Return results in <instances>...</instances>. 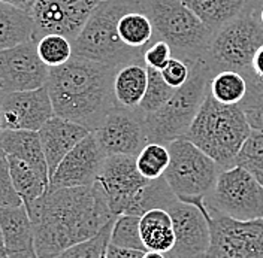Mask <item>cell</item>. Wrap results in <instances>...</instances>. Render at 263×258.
<instances>
[{
    "label": "cell",
    "mask_w": 263,
    "mask_h": 258,
    "mask_svg": "<svg viewBox=\"0 0 263 258\" xmlns=\"http://www.w3.org/2000/svg\"><path fill=\"white\" fill-rule=\"evenodd\" d=\"M254 14L257 16L259 23L263 26V0H259V2H257V6H256V9H254Z\"/></svg>",
    "instance_id": "obj_42"
},
{
    "label": "cell",
    "mask_w": 263,
    "mask_h": 258,
    "mask_svg": "<svg viewBox=\"0 0 263 258\" xmlns=\"http://www.w3.org/2000/svg\"><path fill=\"white\" fill-rule=\"evenodd\" d=\"M114 223L115 220H112L111 223H108L103 227L95 237L67 248L57 258H100L111 242V231H112Z\"/></svg>",
    "instance_id": "obj_34"
},
{
    "label": "cell",
    "mask_w": 263,
    "mask_h": 258,
    "mask_svg": "<svg viewBox=\"0 0 263 258\" xmlns=\"http://www.w3.org/2000/svg\"><path fill=\"white\" fill-rule=\"evenodd\" d=\"M238 106L242 109L251 130L263 131V84L248 82V93Z\"/></svg>",
    "instance_id": "obj_35"
},
{
    "label": "cell",
    "mask_w": 263,
    "mask_h": 258,
    "mask_svg": "<svg viewBox=\"0 0 263 258\" xmlns=\"http://www.w3.org/2000/svg\"><path fill=\"white\" fill-rule=\"evenodd\" d=\"M192 67L187 82L177 88L171 100L159 111L144 115L148 142L169 145L184 137L196 120L203 102L210 94V85L214 78L213 69L203 60Z\"/></svg>",
    "instance_id": "obj_6"
},
{
    "label": "cell",
    "mask_w": 263,
    "mask_h": 258,
    "mask_svg": "<svg viewBox=\"0 0 263 258\" xmlns=\"http://www.w3.org/2000/svg\"><path fill=\"white\" fill-rule=\"evenodd\" d=\"M211 245L203 258H263V218L238 221L208 209Z\"/></svg>",
    "instance_id": "obj_10"
},
{
    "label": "cell",
    "mask_w": 263,
    "mask_h": 258,
    "mask_svg": "<svg viewBox=\"0 0 263 258\" xmlns=\"http://www.w3.org/2000/svg\"><path fill=\"white\" fill-rule=\"evenodd\" d=\"M167 146L171 163L163 177L181 202L196 205L210 216L205 202L213 193L223 169L185 137H180Z\"/></svg>",
    "instance_id": "obj_7"
},
{
    "label": "cell",
    "mask_w": 263,
    "mask_h": 258,
    "mask_svg": "<svg viewBox=\"0 0 263 258\" xmlns=\"http://www.w3.org/2000/svg\"><path fill=\"white\" fill-rule=\"evenodd\" d=\"M34 37L33 14L0 2V49L14 48Z\"/></svg>",
    "instance_id": "obj_24"
},
{
    "label": "cell",
    "mask_w": 263,
    "mask_h": 258,
    "mask_svg": "<svg viewBox=\"0 0 263 258\" xmlns=\"http://www.w3.org/2000/svg\"><path fill=\"white\" fill-rule=\"evenodd\" d=\"M118 34L124 45L145 52L154 42V26L141 9L129 11L118 21Z\"/></svg>",
    "instance_id": "obj_27"
},
{
    "label": "cell",
    "mask_w": 263,
    "mask_h": 258,
    "mask_svg": "<svg viewBox=\"0 0 263 258\" xmlns=\"http://www.w3.org/2000/svg\"><path fill=\"white\" fill-rule=\"evenodd\" d=\"M248 82H259L263 84V45L256 51L253 62L250 66V70L244 75Z\"/></svg>",
    "instance_id": "obj_39"
},
{
    "label": "cell",
    "mask_w": 263,
    "mask_h": 258,
    "mask_svg": "<svg viewBox=\"0 0 263 258\" xmlns=\"http://www.w3.org/2000/svg\"><path fill=\"white\" fill-rule=\"evenodd\" d=\"M0 111L2 130L39 131L55 115L47 87L2 94Z\"/></svg>",
    "instance_id": "obj_15"
},
{
    "label": "cell",
    "mask_w": 263,
    "mask_h": 258,
    "mask_svg": "<svg viewBox=\"0 0 263 258\" xmlns=\"http://www.w3.org/2000/svg\"><path fill=\"white\" fill-rule=\"evenodd\" d=\"M136 9H141L139 0H102L73 41V55L114 67L133 63L145 65L144 51L124 45L118 34L120 18Z\"/></svg>",
    "instance_id": "obj_4"
},
{
    "label": "cell",
    "mask_w": 263,
    "mask_h": 258,
    "mask_svg": "<svg viewBox=\"0 0 263 258\" xmlns=\"http://www.w3.org/2000/svg\"><path fill=\"white\" fill-rule=\"evenodd\" d=\"M205 206L238 221L260 220L263 218V185L239 166L226 169L220 173Z\"/></svg>",
    "instance_id": "obj_9"
},
{
    "label": "cell",
    "mask_w": 263,
    "mask_h": 258,
    "mask_svg": "<svg viewBox=\"0 0 263 258\" xmlns=\"http://www.w3.org/2000/svg\"><path fill=\"white\" fill-rule=\"evenodd\" d=\"M148 85V66L133 63L120 67L114 80L117 105L126 109H138Z\"/></svg>",
    "instance_id": "obj_23"
},
{
    "label": "cell",
    "mask_w": 263,
    "mask_h": 258,
    "mask_svg": "<svg viewBox=\"0 0 263 258\" xmlns=\"http://www.w3.org/2000/svg\"><path fill=\"white\" fill-rule=\"evenodd\" d=\"M236 166L246 169L263 185V131H251L236 157Z\"/></svg>",
    "instance_id": "obj_33"
},
{
    "label": "cell",
    "mask_w": 263,
    "mask_h": 258,
    "mask_svg": "<svg viewBox=\"0 0 263 258\" xmlns=\"http://www.w3.org/2000/svg\"><path fill=\"white\" fill-rule=\"evenodd\" d=\"M111 245L147 252L145 245L141 237V216L135 215H120L115 218L111 231Z\"/></svg>",
    "instance_id": "obj_31"
},
{
    "label": "cell",
    "mask_w": 263,
    "mask_h": 258,
    "mask_svg": "<svg viewBox=\"0 0 263 258\" xmlns=\"http://www.w3.org/2000/svg\"><path fill=\"white\" fill-rule=\"evenodd\" d=\"M118 69L75 55L66 65L51 67L47 88L54 113L93 133L118 106L114 94Z\"/></svg>",
    "instance_id": "obj_2"
},
{
    "label": "cell",
    "mask_w": 263,
    "mask_h": 258,
    "mask_svg": "<svg viewBox=\"0 0 263 258\" xmlns=\"http://www.w3.org/2000/svg\"><path fill=\"white\" fill-rule=\"evenodd\" d=\"M210 93L223 105H239L248 93V81L236 70H221L211 80Z\"/></svg>",
    "instance_id": "obj_28"
},
{
    "label": "cell",
    "mask_w": 263,
    "mask_h": 258,
    "mask_svg": "<svg viewBox=\"0 0 263 258\" xmlns=\"http://www.w3.org/2000/svg\"><path fill=\"white\" fill-rule=\"evenodd\" d=\"M100 2L102 0H37L33 9V41L54 33L66 36L73 42Z\"/></svg>",
    "instance_id": "obj_11"
},
{
    "label": "cell",
    "mask_w": 263,
    "mask_h": 258,
    "mask_svg": "<svg viewBox=\"0 0 263 258\" xmlns=\"http://www.w3.org/2000/svg\"><path fill=\"white\" fill-rule=\"evenodd\" d=\"M2 151L6 155L21 158L34 167L41 175L49 179V169L42 142L37 131L30 130H2Z\"/></svg>",
    "instance_id": "obj_20"
},
{
    "label": "cell",
    "mask_w": 263,
    "mask_h": 258,
    "mask_svg": "<svg viewBox=\"0 0 263 258\" xmlns=\"http://www.w3.org/2000/svg\"><path fill=\"white\" fill-rule=\"evenodd\" d=\"M27 210L39 258H57L67 248L95 237L117 218L98 181L90 187L48 190Z\"/></svg>",
    "instance_id": "obj_1"
},
{
    "label": "cell",
    "mask_w": 263,
    "mask_h": 258,
    "mask_svg": "<svg viewBox=\"0 0 263 258\" xmlns=\"http://www.w3.org/2000/svg\"><path fill=\"white\" fill-rule=\"evenodd\" d=\"M24 202L16 191L14 181L9 172V163L6 154H0V208H18Z\"/></svg>",
    "instance_id": "obj_36"
},
{
    "label": "cell",
    "mask_w": 263,
    "mask_h": 258,
    "mask_svg": "<svg viewBox=\"0 0 263 258\" xmlns=\"http://www.w3.org/2000/svg\"><path fill=\"white\" fill-rule=\"evenodd\" d=\"M9 163V172L16 191L24 202V206H30L39 197L48 191L49 179L41 175L34 167L21 158L6 155Z\"/></svg>",
    "instance_id": "obj_25"
},
{
    "label": "cell",
    "mask_w": 263,
    "mask_h": 258,
    "mask_svg": "<svg viewBox=\"0 0 263 258\" xmlns=\"http://www.w3.org/2000/svg\"><path fill=\"white\" fill-rule=\"evenodd\" d=\"M171 163V152L169 146L163 144L151 142L144 146V149L136 157V164L142 176L149 181L159 179L164 175Z\"/></svg>",
    "instance_id": "obj_32"
},
{
    "label": "cell",
    "mask_w": 263,
    "mask_h": 258,
    "mask_svg": "<svg viewBox=\"0 0 263 258\" xmlns=\"http://www.w3.org/2000/svg\"><path fill=\"white\" fill-rule=\"evenodd\" d=\"M93 134L106 155L138 157L144 146L149 144L144 113L121 106L108 113Z\"/></svg>",
    "instance_id": "obj_12"
},
{
    "label": "cell",
    "mask_w": 263,
    "mask_h": 258,
    "mask_svg": "<svg viewBox=\"0 0 263 258\" xmlns=\"http://www.w3.org/2000/svg\"><path fill=\"white\" fill-rule=\"evenodd\" d=\"M172 57H174L172 48L164 41H154L144 52L145 65L159 70H163L166 65L172 60Z\"/></svg>",
    "instance_id": "obj_37"
},
{
    "label": "cell",
    "mask_w": 263,
    "mask_h": 258,
    "mask_svg": "<svg viewBox=\"0 0 263 258\" xmlns=\"http://www.w3.org/2000/svg\"><path fill=\"white\" fill-rule=\"evenodd\" d=\"M141 237L147 251L169 254L177 243L174 220L166 209H153L141 216Z\"/></svg>",
    "instance_id": "obj_22"
},
{
    "label": "cell",
    "mask_w": 263,
    "mask_h": 258,
    "mask_svg": "<svg viewBox=\"0 0 263 258\" xmlns=\"http://www.w3.org/2000/svg\"><path fill=\"white\" fill-rule=\"evenodd\" d=\"M178 200L180 199L172 191L167 181L162 176L148 182L135 197V200L132 202V205L124 215L142 216L144 213L153 209L169 210Z\"/></svg>",
    "instance_id": "obj_26"
},
{
    "label": "cell",
    "mask_w": 263,
    "mask_h": 258,
    "mask_svg": "<svg viewBox=\"0 0 263 258\" xmlns=\"http://www.w3.org/2000/svg\"><path fill=\"white\" fill-rule=\"evenodd\" d=\"M139 8L154 26V41L171 45L174 57L193 66L203 60L213 32L184 0H139Z\"/></svg>",
    "instance_id": "obj_5"
},
{
    "label": "cell",
    "mask_w": 263,
    "mask_h": 258,
    "mask_svg": "<svg viewBox=\"0 0 263 258\" xmlns=\"http://www.w3.org/2000/svg\"><path fill=\"white\" fill-rule=\"evenodd\" d=\"M259 0H184L202 23L215 32L224 24L253 12Z\"/></svg>",
    "instance_id": "obj_21"
},
{
    "label": "cell",
    "mask_w": 263,
    "mask_h": 258,
    "mask_svg": "<svg viewBox=\"0 0 263 258\" xmlns=\"http://www.w3.org/2000/svg\"><path fill=\"white\" fill-rule=\"evenodd\" d=\"M260 45H263V26L253 11L213 32L203 62L214 73L236 70L246 75Z\"/></svg>",
    "instance_id": "obj_8"
},
{
    "label": "cell",
    "mask_w": 263,
    "mask_h": 258,
    "mask_svg": "<svg viewBox=\"0 0 263 258\" xmlns=\"http://www.w3.org/2000/svg\"><path fill=\"white\" fill-rule=\"evenodd\" d=\"M190 72H192V67L189 63H185L184 60H180L177 57H172V60L166 65L162 73H163V78L166 82L174 87V88H180L182 87L189 76H190Z\"/></svg>",
    "instance_id": "obj_38"
},
{
    "label": "cell",
    "mask_w": 263,
    "mask_h": 258,
    "mask_svg": "<svg viewBox=\"0 0 263 258\" xmlns=\"http://www.w3.org/2000/svg\"><path fill=\"white\" fill-rule=\"evenodd\" d=\"M37 133L42 142L45 158L48 163L49 179H51L66 155L91 131L78 123L54 115Z\"/></svg>",
    "instance_id": "obj_19"
},
{
    "label": "cell",
    "mask_w": 263,
    "mask_h": 258,
    "mask_svg": "<svg viewBox=\"0 0 263 258\" xmlns=\"http://www.w3.org/2000/svg\"><path fill=\"white\" fill-rule=\"evenodd\" d=\"M105 158L106 154L99 145L96 136L90 133L59 164L49 179L48 190L93 185L98 181Z\"/></svg>",
    "instance_id": "obj_16"
},
{
    "label": "cell",
    "mask_w": 263,
    "mask_h": 258,
    "mask_svg": "<svg viewBox=\"0 0 263 258\" xmlns=\"http://www.w3.org/2000/svg\"><path fill=\"white\" fill-rule=\"evenodd\" d=\"M169 213L174 220L177 243L169 258H203L211 245L208 216L196 205L178 200Z\"/></svg>",
    "instance_id": "obj_17"
},
{
    "label": "cell",
    "mask_w": 263,
    "mask_h": 258,
    "mask_svg": "<svg viewBox=\"0 0 263 258\" xmlns=\"http://www.w3.org/2000/svg\"><path fill=\"white\" fill-rule=\"evenodd\" d=\"M98 182L115 216L124 215L135 197L149 182L138 169L136 157L106 155Z\"/></svg>",
    "instance_id": "obj_14"
},
{
    "label": "cell",
    "mask_w": 263,
    "mask_h": 258,
    "mask_svg": "<svg viewBox=\"0 0 263 258\" xmlns=\"http://www.w3.org/2000/svg\"><path fill=\"white\" fill-rule=\"evenodd\" d=\"M0 2L12 5L18 9H23L26 12H30V14H33V9H34V6L37 3V0H0Z\"/></svg>",
    "instance_id": "obj_41"
},
{
    "label": "cell",
    "mask_w": 263,
    "mask_h": 258,
    "mask_svg": "<svg viewBox=\"0 0 263 258\" xmlns=\"http://www.w3.org/2000/svg\"><path fill=\"white\" fill-rule=\"evenodd\" d=\"M175 91H177V88L171 87L166 82L162 70L154 69V67H148L147 91H145V96L142 98L138 111L144 115L159 111L171 100V97L175 94Z\"/></svg>",
    "instance_id": "obj_29"
},
{
    "label": "cell",
    "mask_w": 263,
    "mask_h": 258,
    "mask_svg": "<svg viewBox=\"0 0 263 258\" xmlns=\"http://www.w3.org/2000/svg\"><path fill=\"white\" fill-rule=\"evenodd\" d=\"M142 255H144L142 251L124 249V248H118V246H114L109 243L100 258H142Z\"/></svg>",
    "instance_id": "obj_40"
},
{
    "label": "cell",
    "mask_w": 263,
    "mask_h": 258,
    "mask_svg": "<svg viewBox=\"0 0 263 258\" xmlns=\"http://www.w3.org/2000/svg\"><path fill=\"white\" fill-rule=\"evenodd\" d=\"M142 258H169L167 254H163V252H156V251H147L144 252Z\"/></svg>",
    "instance_id": "obj_43"
},
{
    "label": "cell",
    "mask_w": 263,
    "mask_h": 258,
    "mask_svg": "<svg viewBox=\"0 0 263 258\" xmlns=\"http://www.w3.org/2000/svg\"><path fill=\"white\" fill-rule=\"evenodd\" d=\"M49 67L41 58L36 41H29L14 48L0 49V90L30 91L47 87Z\"/></svg>",
    "instance_id": "obj_13"
},
{
    "label": "cell",
    "mask_w": 263,
    "mask_h": 258,
    "mask_svg": "<svg viewBox=\"0 0 263 258\" xmlns=\"http://www.w3.org/2000/svg\"><path fill=\"white\" fill-rule=\"evenodd\" d=\"M36 47L42 62L49 69L66 65L73 57V42L62 34H45L36 41Z\"/></svg>",
    "instance_id": "obj_30"
},
{
    "label": "cell",
    "mask_w": 263,
    "mask_h": 258,
    "mask_svg": "<svg viewBox=\"0 0 263 258\" xmlns=\"http://www.w3.org/2000/svg\"><path fill=\"white\" fill-rule=\"evenodd\" d=\"M0 258H39L34 243V227L27 208H2Z\"/></svg>",
    "instance_id": "obj_18"
},
{
    "label": "cell",
    "mask_w": 263,
    "mask_h": 258,
    "mask_svg": "<svg viewBox=\"0 0 263 258\" xmlns=\"http://www.w3.org/2000/svg\"><path fill=\"white\" fill-rule=\"evenodd\" d=\"M251 131L238 105H223L210 93L184 137L226 170L236 166V157Z\"/></svg>",
    "instance_id": "obj_3"
}]
</instances>
